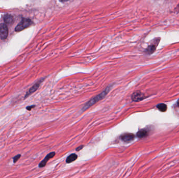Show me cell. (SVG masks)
I'll list each match as a JSON object with an SVG mask.
<instances>
[{"label":"cell","mask_w":179,"mask_h":178,"mask_svg":"<svg viewBox=\"0 0 179 178\" xmlns=\"http://www.w3.org/2000/svg\"><path fill=\"white\" fill-rule=\"evenodd\" d=\"M112 87V85L108 86L104 90L103 92L100 93V94L95 96L93 98L89 100L83 107L82 111H84L85 110H87L89 108L92 106L93 105L95 104L97 102L100 101L101 100L103 99L105 97L107 94H108V92L110 91V90H111Z\"/></svg>","instance_id":"6da1fadb"},{"label":"cell","mask_w":179,"mask_h":178,"mask_svg":"<svg viewBox=\"0 0 179 178\" xmlns=\"http://www.w3.org/2000/svg\"><path fill=\"white\" fill-rule=\"evenodd\" d=\"M33 24L31 19L28 18H23L21 21L19 23L15 28V31L17 32L22 31L24 29L27 28Z\"/></svg>","instance_id":"7a4b0ae2"},{"label":"cell","mask_w":179,"mask_h":178,"mask_svg":"<svg viewBox=\"0 0 179 178\" xmlns=\"http://www.w3.org/2000/svg\"><path fill=\"white\" fill-rule=\"evenodd\" d=\"M44 79H45V78L40 79L34 85H33V86L32 87H31L30 89L28 90V91L26 93V95H25V97H24V99H26L28 97H29L30 95H32L33 93L35 92L37 90L38 88L39 87L40 84L42 83V82L44 81Z\"/></svg>","instance_id":"3957f363"},{"label":"cell","mask_w":179,"mask_h":178,"mask_svg":"<svg viewBox=\"0 0 179 178\" xmlns=\"http://www.w3.org/2000/svg\"><path fill=\"white\" fill-rule=\"evenodd\" d=\"M9 34L7 26L4 24H0V38L2 40L6 39Z\"/></svg>","instance_id":"277c9868"},{"label":"cell","mask_w":179,"mask_h":178,"mask_svg":"<svg viewBox=\"0 0 179 178\" xmlns=\"http://www.w3.org/2000/svg\"><path fill=\"white\" fill-rule=\"evenodd\" d=\"M145 98V95L143 93H141L140 91H137L132 94V101L135 102H138L144 99Z\"/></svg>","instance_id":"5b68a950"},{"label":"cell","mask_w":179,"mask_h":178,"mask_svg":"<svg viewBox=\"0 0 179 178\" xmlns=\"http://www.w3.org/2000/svg\"><path fill=\"white\" fill-rule=\"evenodd\" d=\"M56 155L55 152H50L49 154L47 155V156H46L45 158V159H44L43 160H42L40 164H39V167L40 168H43L46 165L47 162L51 158H52L53 157H54Z\"/></svg>","instance_id":"8992f818"},{"label":"cell","mask_w":179,"mask_h":178,"mask_svg":"<svg viewBox=\"0 0 179 178\" xmlns=\"http://www.w3.org/2000/svg\"><path fill=\"white\" fill-rule=\"evenodd\" d=\"M135 138L134 134L132 133H126L121 136V139L125 142L128 143L134 140Z\"/></svg>","instance_id":"52a82bcc"},{"label":"cell","mask_w":179,"mask_h":178,"mask_svg":"<svg viewBox=\"0 0 179 178\" xmlns=\"http://www.w3.org/2000/svg\"><path fill=\"white\" fill-rule=\"evenodd\" d=\"M3 19H4L5 23L7 25H11L13 23V21H14L13 17L11 15L9 14L5 15Z\"/></svg>","instance_id":"ba28073f"},{"label":"cell","mask_w":179,"mask_h":178,"mask_svg":"<svg viewBox=\"0 0 179 178\" xmlns=\"http://www.w3.org/2000/svg\"><path fill=\"white\" fill-rule=\"evenodd\" d=\"M78 158V156L75 154H71L70 156H69L66 159V162L67 164H70L72 162H74Z\"/></svg>","instance_id":"9c48e42d"},{"label":"cell","mask_w":179,"mask_h":178,"mask_svg":"<svg viewBox=\"0 0 179 178\" xmlns=\"http://www.w3.org/2000/svg\"><path fill=\"white\" fill-rule=\"evenodd\" d=\"M148 132L146 130H141L137 133V136L139 138H143L148 136Z\"/></svg>","instance_id":"30bf717a"},{"label":"cell","mask_w":179,"mask_h":178,"mask_svg":"<svg viewBox=\"0 0 179 178\" xmlns=\"http://www.w3.org/2000/svg\"><path fill=\"white\" fill-rule=\"evenodd\" d=\"M155 48H156V47H155V45H150V46H149L148 48L146 49V53H148L149 55L152 54L153 53L155 52Z\"/></svg>","instance_id":"8fae6325"},{"label":"cell","mask_w":179,"mask_h":178,"mask_svg":"<svg viewBox=\"0 0 179 178\" xmlns=\"http://www.w3.org/2000/svg\"><path fill=\"white\" fill-rule=\"evenodd\" d=\"M157 108H158V109L161 112H165L167 110V105L164 104H161L158 105Z\"/></svg>","instance_id":"7c38bea8"},{"label":"cell","mask_w":179,"mask_h":178,"mask_svg":"<svg viewBox=\"0 0 179 178\" xmlns=\"http://www.w3.org/2000/svg\"><path fill=\"white\" fill-rule=\"evenodd\" d=\"M21 155L20 154L17 155L16 156H15L13 157V158L14 163H16V162L19 160V158H21Z\"/></svg>","instance_id":"4fadbf2b"},{"label":"cell","mask_w":179,"mask_h":178,"mask_svg":"<svg viewBox=\"0 0 179 178\" xmlns=\"http://www.w3.org/2000/svg\"><path fill=\"white\" fill-rule=\"evenodd\" d=\"M35 107V105H32V106H27L26 107V110H27L28 111H31L32 109L34 108Z\"/></svg>","instance_id":"5bb4252c"},{"label":"cell","mask_w":179,"mask_h":178,"mask_svg":"<svg viewBox=\"0 0 179 178\" xmlns=\"http://www.w3.org/2000/svg\"><path fill=\"white\" fill-rule=\"evenodd\" d=\"M84 147V146L83 145H81L80 146H79V147H77V148H76V150L77 151H79L81 150H82L83 148V147Z\"/></svg>","instance_id":"9a60e30c"},{"label":"cell","mask_w":179,"mask_h":178,"mask_svg":"<svg viewBox=\"0 0 179 178\" xmlns=\"http://www.w3.org/2000/svg\"><path fill=\"white\" fill-rule=\"evenodd\" d=\"M60 2H67V1H68L69 0H59Z\"/></svg>","instance_id":"2e32d148"},{"label":"cell","mask_w":179,"mask_h":178,"mask_svg":"<svg viewBox=\"0 0 179 178\" xmlns=\"http://www.w3.org/2000/svg\"><path fill=\"white\" fill-rule=\"evenodd\" d=\"M177 104H178V107H179V99L178 100V102H177Z\"/></svg>","instance_id":"e0dca14e"},{"label":"cell","mask_w":179,"mask_h":178,"mask_svg":"<svg viewBox=\"0 0 179 178\" xmlns=\"http://www.w3.org/2000/svg\"><path fill=\"white\" fill-rule=\"evenodd\" d=\"M178 7H179V8H178V10H179V11H178V12H179V5H178Z\"/></svg>","instance_id":"ac0fdd59"}]
</instances>
